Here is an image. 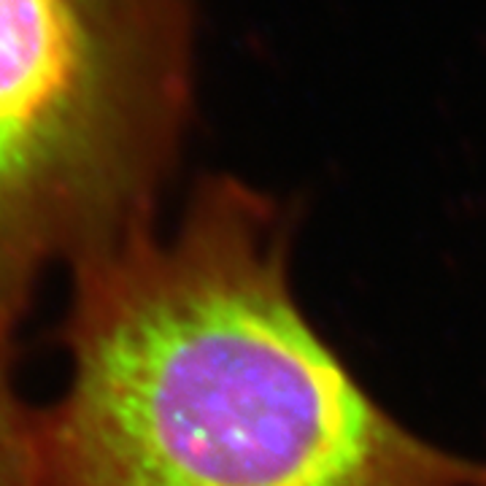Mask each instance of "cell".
I'll return each instance as SVG.
<instances>
[{
  "instance_id": "cell-1",
  "label": "cell",
  "mask_w": 486,
  "mask_h": 486,
  "mask_svg": "<svg viewBox=\"0 0 486 486\" xmlns=\"http://www.w3.org/2000/svg\"><path fill=\"white\" fill-rule=\"evenodd\" d=\"M81 270L44 486H486L354 384L295 306L276 208L241 184Z\"/></svg>"
},
{
  "instance_id": "cell-2",
  "label": "cell",
  "mask_w": 486,
  "mask_h": 486,
  "mask_svg": "<svg viewBox=\"0 0 486 486\" xmlns=\"http://www.w3.org/2000/svg\"><path fill=\"white\" fill-rule=\"evenodd\" d=\"M192 0H0V327L138 236L189 108Z\"/></svg>"
},
{
  "instance_id": "cell-3",
  "label": "cell",
  "mask_w": 486,
  "mask_h": 486,
  "mask_svg": "<svg viewBox=\"0 0 486 486\" xmlns=\"http://www.w3.org/2000/svg\"><path fill=\"white\" fill-rule=\"evenodd\" d=\"M0 486H44L41 432H33L0 365Z\"/></svg>"
}]
</instances>
